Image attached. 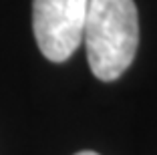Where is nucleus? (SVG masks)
<instances>
[{"instance_id": "obj_3", "label": "nucleus", "mask_w": 157, "mask_h": 155, "mask_svg": "<svg viewBox=\"0 0 157 155\" xmlns=\"http://www.w3.org/2000/svg\"><path fill=\"white\" fill-rule=\"evenodd\" d=\"M75 155H99V153H95V151H81V153H75Z\"/></svg>"}, {"instance_id": "obj_1", "label": "nucleus", "mask_w": 157, "mask_h": 155, "mask_svg": "<svg viewBox=\"0 0 157 155\" xmlns=\"http://www.w3.org/2000/svg\"><path fill=\"white\" fill-rule=\"evenodd\" d=\"M83 42L93 75L115 81L131 67L139 45V18L133 0H89Z\"/></svg>"}, {"instance_id": "obj_2", "label": "nucleus", "mask_w": 157, "mask_h": 155, "mask_svg": "<svg viewBox=\"0 0 157 155\" xmlns=\"http://www.w3.org/2000/svg\"><path fill=\"white\" fill-rule=\"evenodd\" d=\"M89 0H33V28L40 52L52 63L67 60L83 42Z\"/></svg>"}]
</instances>
